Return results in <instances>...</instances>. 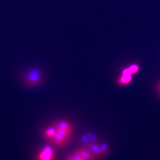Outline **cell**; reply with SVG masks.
Returning <instances> with one entry per match:
<instances>
[{
    "label": "cell",
    "mask_w": 160,
    "mask_h": 160,
    "mask_svg": "<svg viewBox=\"0 0 160 160\" xmlns=\"http://www.w3.org/2000/svg\"><path fill=\"white\" fill-rule=\"evenodd\" d=\"M25 83L28 86H33L39 84L42 80L41 72L39 70L32 69L27 71L23 77Z\"/></svg>",
    "instance_id": "obj_4"
},
{
    "label": "cell",
    "mask_w": 160,
    "mask_h": 160,
    "mask_svg": "<svg viewBox=\"0 0 160 160\" xmlns=\"http://www.w3.org/2000/svg\"><path fill=\"white\" fill-rule=\"evenodd\" d=\"M139 66L137 65H132L128 68H126L122 73V76L118 81L119 84H127L130 83L132 79V75L138 72Z\"/></svg>",
    "instance_id": "obj_5"
},
{
    "label": "cell",
    "mask_w": 160,
    "mask_h": 160,
    "mask_svg": "<svg viewBox=\"0 0 160 160\" xmlns=\"http://www.w3.org/2000/svg\"><path fill=\"white\" fill-rule=\"evenodd\" d=\"M73 128L69 121L61 119L55 122L43 131V135L57 148L66 146L72 137Z\"/></svg>",
    "instance_id": "obj_1"
},
{
    "label": "cell",
    "mask_w": 160,
    "mask_h": 160,
    "mask_svg": "<svg viewBox=\"0 0 160 160\" xmlns=\"http://www.w3.org/2000/svg\"><path fill=\"white\" fill-rule=\"evenodd\" d=\"M63 160H97L95 156L85 146L66 154Z\"/></svg>",
    "instance_id": "obj_2"
},
{
    "label": "cell",
    "mask_w": 160,
    "mask_h": 160,
    "mask_svg": "<svg viewBox=\"0 0 160 160\" xmlns=\"http://www.w3.org/2000/svg\"><path fill=\"white\" fill-rule=\"evenodd\" d=\"M157 89L158 92H159V94H160V82L159 83L158 85Z\"/></svg>",
    "instance_id": "obj_7"
},
{
    "label": "cell",
    "mask_w": 160,
    "mask_h": 160,
    "mask_svg": "<svg viewBox=\"0 0 160 160\" xmlns=\"http://www.w3.org/2000/svg\"><path fill=\"white\" fill-rule=\"evenodd\" d=\"M84 146L88 147L92 152L97 160L103 157L109 151V147L105 143H98L96 142H91Z\"/></svg>",
    "instance_id": "obj_3"
},
{
    "label": "cell",
    "mask_w": 160,
    "mask_h": 160,
    "mask_svg": "<svg viewBox=\"0 0 160 160\" xmlns=\"http://www.w3.org/2000/svg\"><path fill=\"white\" fill-rule=\"evenodd\" d=\"M55 152L52 147L46 145L39 151L37 160H55Z\"/></svg>",
    "instance_id": "obj_6"
}]
</instances>
